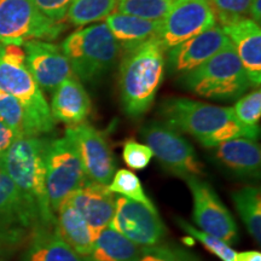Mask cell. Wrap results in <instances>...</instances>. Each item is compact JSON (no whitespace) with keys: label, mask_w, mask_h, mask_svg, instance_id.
Returning <instances> with one entry per match:
<instances>
[{"label":"cell","mask_w":261,"mask_h":261,"mask_svg":"<svg viewBox=\"0 0 261 261\" xmlns=\"http://www.w3.org/2000/svg\"><path fill=\"white\" fill-rule=\"evenodd\" d=\"M163 122L188 133L204 148H215L236 138L256 140L259 127L243 125L228 107L213 106L189 98H168L160 107Z\"/></svg>","instance_id":"6da1fadb"},{"label":"cell","mask_w":261,"mask_h":261,"mask_svg":"<svg viewBox=\"0 0 261 261\" xmlns=\"http://www.w3.org/2000/svg\"><path fill=\"white\" fill-rule=\"evenodd\" d=\"M50 140L21 137L0 158V167L14 181L37 218L39 227L54 228L56 215L46 190V150Z\"/></svg>","instance_id":"7a4b0ae2"},{"label":"cell","mask_w":261,"mask_h":261,"mask_svg":"<svg viewBox=\"0 0 261 261\" xmlns=\"http://www.w3.org/2000/svg\"><path fill=\"white\" fill-rule=\"evenodd\" d=\"M165 51L158 39H150L127 52L120 64L119 89L122 108L130 119L150 109L165 75Z\"/></svg>","instance_id":"3957f363"},{"label":"cell","mask_w":261,"mask_h":261,"mask_svg":"<svg viewBox=\"0 0 261 261\" xmlns=\"http://www.w3.org/2000/svg\"><path fill=\"white\" fill-rule=\"evenodd\" d=\"M0 90L21 103L38 137L55 128L50 106L28 70L24 50L21 46L0 44Z\"/></svg>","instance_id":"277c9868"},{"label":"cell","mask_w":261,"mask_h":261,"mask_svg":"<svg viewBox=\"0 0 261 261\" xmlns=\"http://www.w3.org/2000/svg\"><path fill=\"white\" fill-rule=\"evenodd\" d=\"M180 85L192 93L214 100H232L252 86L231 42L200 67L181 75Z\"/></svg>","instance_id":"5b68a950"},{"label":"cell","mask_w":261,"mask_h":261,"mask_svg":"<svg viewBox=\"0 0 261 261\" xmlns=\"http://www.w3.org/2000/svg\"><path fill=\"white\" fill-rule=\"evenodd\" d=\"M61 50L77 79L93 83L112 70L121 48L107 24L97 23L68 35Z\"/></svg>","instance_id":"8992f818"},{"label":"cell","mask_w":261,"mask_h":261,"mask_svg":"<svg viewBox=\"0 0 261 261\" xmlns=\"http://www.w3.org/2000/svg\"><path fill=\"white\" fill-rule=\"evenodd\" d=\"M67 25L45 16L32 0H0V44L23 46L29 40H54Z\"/></svg>","instance_id":"52a82bcc"},{"label":"cell","mask_w":261,"mask_h":261,"mask_svg":"<svg viewBox=\"0 0 261 261\" xmlns=\"http://www.w3.org/2000/svg\"><path fill=\"white\" fill-rule=\"evenodd\" d=\"M140 135L167 172L182 179L204 174L203 163L198 160L194 146L172 126L151 121L142 127Z\"/></svg>","instance_id":"ba28073f"},{"label":"cell","mask_w":261,"mask_h":261,"mask_svg":"<svg viewBox=\"0 0 261 261\" xmlns=\"http://www.w3.org/2000/svg\"><path fill=\"white\" fill-rule=\"evenodd\" d=\"M85 180L83 162L70 137L65 135L50 140L46 150V190L54 213Z\"/></svg>","instance_id":"9c48e42d"},{"label":"cell","mask_w":261,"mask_h":261,"mask_svg":"<svg viewBox=\"0 0 261 261\" xmlns=\"http://www.w3.org/2000/svg\"><path fill=\"white\" fill-rule=\"evenodd\" d=\"M217 24L210 0H174L158 33L163 51L177 46Z\"/></svg>","instance_id":"30bf717a"},{"label":"cell","mask_w":261,"mask_h":261,"mask_svg":"<svg viewBox=\"0 0 261 261\" xmlns=\"http://www.w3.org/2000/svg\"><path fill=\"white\" fill-rule=\"evenodd\" d=\"M185 181L194 202L192 219L198 228L218 237L228 246L236 243L238 241L236 221L212 185L198 177H189Z\"/></svg>","instance_id":"8fae6325"},{"label":"cell","mask_w":261,"mask_h":261,"mask_svg":"<svg viewBox=\"0 0 261 261\" xmlns=\"http://www.w3.org/2000/svg\"><path fill=\"white\" fill-rule=\"evenodd\" d=\"M109 226L140 248L159 246L166 237V227L158 210L122 196L116 197L115 213Z\"/></svg>","instance_id":"7c38bea8"},{"label":"cell","mask_w":261,"mask_h":261,"mask_svg":"<svg viewBox=\"0 0 261 261\" xmlns=\"http://www.w3.org/2000/svg\"><path fill=\"white\" fill-rule=\"evenodd\" d=\"M65 135L76 146L87 180L107 185L115 174V159L103 133L89 123L68 126Z\"/></svg>","instance_id":"4fadbf2b"},{"label":"cell","mask_w":261,"mask_h":261,"mask_svg":"<svg viewBox=\"0 0 261 261\" xmlns=\"http://www.w3.org/2000/svg\"><path fill=\"white\" fill-rule=\"evenodd\" d=\"M25 64L40 89L51 92L74 76L69 61L57 45L44 40H29L23 44Z\"/></svg>","instance_id":"5bb4252c"},{"label":"cell","mask_w":261,"mask_h":261,"mask_svg":"<svg viewBox=\"0 0 261 261\" xmlns=\"http://www.w3.org/2000/svg\"><path fill=\"white\" fill-rule=\"evenodd\" d=\"M230 42L220 25H213L177 46L169 48L166 65L171 73L184 74L200 67Z\"/></svg>","instance_id":"9a60e30c"},{"label":"cell","mask_w":261,"mask_h":261,"mask_svg":"<svg viewBox=\"0 0 261 261\" xmlns=\"http://www.w3.org/2000/svg\"><path fill=\"white\" fill-rule=\"evenodd\" d=\"M31 227H39L37 218L14 181L0 167V240L15 242Z\"/></svg>","instance_id":"2e32d148"},{"label":"cell","mask_w":261,"mask_h":261,"mask_svg":"<svg viewBox=\"0 0 261 261\" xmlns=\"http://www.w3.org/2000/svg\"><path fill=\"white\" fill-rule=\"evenodd\" d=\"M67 200L96 233L109 226L115 213V195L108 190L106 185L87 179Z\"/></svg>","instance_id":"e0dca14e"},{"label":"cell","mask_w":261,"mask_h":261,"mask_svg":"<svg viewBox=\"0 0 261 261\" xmlns=\"http://www.w3.org/2000/svg\"><path fill=\"white\" fill-rule=\"evenodd\" d=\"M236 51L254 86L261 83V29L250 18H242L220 27Z\"/></svg>","instance_id":"ac0fdd59"},{"label":"cell","mask_w":261,"mask_h":261,"mask_svg":"<svg viewBox=\"0 0 261 261\" xmlns=\"http://www.w3.org/2000/svg\"><path fill=\"white\" fill-rule=\"evenodd\" d=\"M213 158L220 167L238 178L260 177L261 150L255 140L248 138L227 140L215 146Z\"/></svg>","instance_id":"d6986e66"},{"label":"cell","mask_w":261,"mask_h":261,"mask_svg":"<svg viewBox=\"0 0 261 261\" xmlns=\"http://www.w3.org/2000/svg\"><path fill=\"white\" fill-rule=\"evenodd\" d=\"M91 98L77 77H69L58 85L51 99V114L55 120L76 126L90 116Z\"/></svg>","instance_id":"ffe728a7"},{"label":"cell","mask_w":261,"mask_h":261,"mask_svg":"<svg viewBox=\"0 0 261 261\" xmlns=\"http://www.w3.org/2000/svg\"><path fill=\"white\" fill-rule=\"evenodd\" d=\"M55 215H56L55 228L57 233L75 252L87 259L92 250L97 233L67 198L62 202Z\"/></svg>","instance_id":"44dd1931"},{"label":"cell","mask_w":261,"mask_h":261,"mask_svg":"<svg viewBox=\"0 0 261 261\" xmlns=\"http://www.w3.org/2000/svg\"><path fill=\"white\" fill-rule=\"evenodd\" d=\"M106 24L120 48L129 52L158 37L161 21H149L116 11L108 16Z\"/></svg>","instance_id":"7402d4cb"},{"label":"cell","mask_w":261,"mask_h":261,"mask_svg":"<svg viewBox=\"0 0 261 261\" xmlns=\"http://www.w3.org/2000/svg\"><path fill=\"white\" fill-rule=\"evenodd\" d=\"M19 261H87L62 240L56 228L37 227Z\"/></svg>","instance_id":"603a6c76"},{"label":"cell","mask_w":261,"mask_h":261,"mask_svg":"<svg viewBox=\"0 0 261 261\" xmlns=\"http://www.w3.org/2000/svg\"><path fill=\"white\" fill-rule=\"evenodd\" d=\"M142 250L143 248L108 226L97 233L87 261H137Z\"/></svg>","instance_id":"cb8c5ba5"},{"label":"cell","mask_w":261,"mask_h":261,"mask_svg":"<svg viewBox=\"0 0 261 261\" xmlns=\"http://www.w3.org/2000/svg\"><path fill=\"white\" fill-rule=\"evenodd\" d=\"M232 202L238 215L246 225L248 232L257 244L261 242V195L260 188L255 185L233 191Z\"/></svg>","instance_id":"d4e9b609"},{"label":"cell","mask_w":261,"mask_h":261,"mask_svg":"<svg viewBox=\"0 0 261 261\" xmlns=\"http://www.w3.org/2000/svg\"><path fill=\"white\" fill-rule=\"evenodd\" d=\"M117 0H71L64 21L84 27L106 19L116 10Z\"/></svg>","instance_id":"484cf974"},{"label":"cell","mask_w":261,"mask_h":261,"mask_svg":"<svg viewBox=\"0 0 261 261\" xmlns=\"http://www.w3.org/2000/svg\"><path fill=\"white\" fill-rule=\"evenodd\" d=\"M0 120L14 130L17 138L38 137L21 103L3 90H0Z\"/></svg>","instance_id":"4316f807"},{"label":"cell","mask_w":261,"mask_h":261,"mask_svg":"<svg viewBox=\"0 0 261 261\" xmlns=\"http://www.w3.org/2000/svg\"><path fill=\"white\" fill-rule=\"evenodd\" d=\"M107 188L114 195H120L122 197L128 198V200L144 204L151 210H156L155 204L146 196L142 181L139 180L137 174L129 169L116 171L112 181L107 185Z\"/></svg>","instance_id":"83f0119b"},{"label":"cell","mask_w":261,"mask_h":261,"mask_svg":"<svg viewBox=\"0 0 261 261\" xmlns=\"http://www.w3.org/2000/svg\"><path fill=\"white\" fill-rule=\"evenodd\" d=\"M173 3L174 0H119L116 9L121 14L149 21H161Z\"/></svg>","instance_id":"f1b7e54d"},{"label":"cell","mask_w":261,"mask_h":261,"mask_svg":"<svg viewBox=\"0 0 261 261\" xmlns=\"http://www.w3.org/2000/svg\"><path fill=\"white\" fill-rule=\"evenodd\" d=\"M177 223L182 228V231H185L191 237H194L205 249L210 250L212 254L219 257L221 261H234V259H236V250H233L231 246H228L224 241L219 240V238L213 236V234L204 232L200 228L192 226L191 224H189L184 219H180V218L177 219Z\"/></svg>","instance_id":"f546056e"},{"label":"cell","mask_w":261,"mask_h":261,"mask_svg":"<svg viewBox=\"0 0 261 261\" xmlns=\"http://www.w3.org/2000/svg\"><path fill=\"white\" fill-rule=\"evenodd\" d=\"M252 3L253 0H210L215 21L219 22L220 27L246 18Z\"/></svg>","instance_id":"4dcf8cb0"},{"label":"cell","mask_w":261,"mask_h":261,"mask_svg":"<svg viewBox=\"0 0 261 261\" xmlns=\"http://www.w3.org/2000/svg\"><path fill=\"white\" fill-rule=\"evenodd\" d=\"M234 116L243 125L249 127H259L261 117V91L253 90L252 92L244 94L237 100L232 108Z\"/></svg>","instance_id":"1f68e13d"},{"label":"cell","mask_w":261,"mask_h":261,"mask_svg":"<svg viewBox=\"0 0 261 261\" xmlns=\"http://www.w3.org/2000/svg\"><path fill=\"white\" fill-rule=\"evenodd\" d=\"M123 161L130 169H144L154 158L151 149L146 144L138 143L135 139L126 140L122 150Z\"/></svg>","instance_id":"d6a6232c"},{"label":"cell","mask_w":261,"mask_h":261,"mask_svg":"<svg viewBox=\"0 0 261 261\" xmlns=\"http://www.w3.org/2000/svg\"><path fill=\"white\" fill-rule=\"evenodd\" d=\"M137 261H188L180 250L173 249L168 246H154L143 248Z\"/></svg>","instance_id":"836d02e7"},{"label":"cell","mask_w":261,"mask_h":261,"mask_svg":"<svg viewBox=\"0 0 261 261\" xmlns=\"http://www.w3.org/2000/svg\"><path fill=\"white\" fill-rule=\"evenodd\" d=\"M34 5L52 21L65 22V14L71 0H32Z\"/></svg>","instance_id":"e575fe53"},{"label":"cell","mask_w":261,"mask_h":261,"mask_svg":"<svg viewBox=\"0 0 261 261\" xmlns=\"http://www.w3.org/2000/svg\"><path fill=\"white\" fill-rule=\"evenodd\" d=\"M16 139H17V136L15 135L14 130L0 120V158L5 154L6 150L11 146Z\"/></svg>","instance_id":"d590c367"},{"label":"cell","mask_w":261,"mask_h":261,"mask_svg":"<svg viewBox=\"0 0 261 261\" xmlns=\"http://www.w3.org/2000/svg\"><path fill=\"white\" fill-rule=\"evenodd\" d=\"M234 261H261V253L257 252V250L237 253Z\"/></svg>","instance_id":"8d00e7d4"},{"label":"cell","mask_w":261,"mask_h":261,"mask_svg":"<svg viewBox=\"0 0 261 261\" xmlns=\"http://www.w3.org/2000/svg\"><path fill=\"white\" fill-rule=\"evenodd\" d=\"M260 3L261 0H253L252 5H250L249 9V15L252 16V18L254 22H256L257 24L261 22V8H260Z\"/></svg>","instance_id":"74e56055"}]
</instances>
